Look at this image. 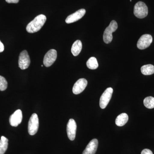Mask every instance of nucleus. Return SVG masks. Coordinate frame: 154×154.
I'll return each mask as SVG.
<instances>
[{"mask_svg": "<svg viewBox=\"0 0 154 154\" xmlns=\"http://www.w3.org/2000/svg\"><path fill=\"white\" fill-rule=\"evenodd\" d=\"M19 0H6V2L8 3H15L17 4L19 2Z\"/></svg>", "mask_w": 154, "mask_h": 154, "instance_id": "obj_22", "label": "nucleus"}, {"mask_svg": "<svg viewBox=\"0 0 154 154\" xmlns=\"http://www.w3.org/2000/svg\"><path fill=\"white\" fill-rule=\"evenodd\" d=\"M128 120V116L126 113H122L118 116L116 119V124L121 127L126 124Z\"/></svg>", "mask_w": 154, "mask_h": 154, "instance_id": "obj_14", "label": "nucleus"}, {"mask_svg": "<svg viewBox=\"0 0 154 154\" xmlns=\"http://www.w3.org/2000/svg\"><path fill=\"white\" fill-rule=\"evenodd\" d=\"M22 111L17 110L10 116L9 121L11 126L17 127L22 122Z\"/></svg>", "mask_w": 154, "mask_h": 154, "instance_id": "obj_11", "label": "nucleus"}, {"mask_svg": "<svg viewBox=\"0 0 154 154\" xmlns=\"http://www.w3.org/2000/svg\"><path fill=\"white\" fill-rule=\"evenodd\" d=\"M39 121L38 115L34 113L31 115L28 124V131L30 135H34L38 131Z\"/></svg>", "mask_w": 154, "mask_h": 154, "instance_id": "obj_4", "label": "nucleus"}, {"mask_svg": "<svg viewBox=\"0 0 154 154\" xmlns=\"http://www.w3.org/2000/svg\"><path fill=\"white\" fill-rule=\"evenodd\" d=\"M87 66L88 68L91 69H95L99 66L98 61L96 58L91 57L87 62Z\"/></svg>", "mask_w": 154, "mask_h": 154, "instance_id": "obj_18", "label": "nucleus"}, {"mask_svg": "<svg viewBox=\"0 0 154 154\" xmlns=\"http://www.w3.org/2000/svg\"><path fill=\"white\" fill-rule=\"evenodd\" d=\"M77 125L75 121L72 119L69 120L67 125V133L69 139L74 140L75 138L76 132Z\"/></svg>", "mask_w": 154, "mask_h": 154, "instance_id": "obj_9", "label": "nucleus"}, {"mask_svg": "<svg viewBox=\"0 0 154 154\" xmlns=\"http://www.w3.org/2000/svg\"><path fill=\"white\" fill-rule=\"evenodd\" d=\"M141 154H153V153L150 150L146 149L142 151Z\"/></svg>", "mask_w": 154, "mask_h": 154, "instance_id": "obj_21", "label": "nucleus"}, {"mask_svg": "<svg viewBox=\"0 0 154 154\" xmlns=\"http://www.w3.org/2000/svg\"><path fill=\"white\" fill-rule=\"evenodd\" d=\"M5 49V47H4V44H3L2 42L0 41V52H3Z\"/></svg>", "mask_w": 154, "mask_h": 154, "instance_id": "obj_23", "label": "nucleus"}, {"mask_svg": "<svg viewBox=\"0 0 154 154\" xmlns=\"http://www.w3.org/2000/svg\"><path fill=\"white\" fill-rule=\"evenodd\" d=\"M142 73L145 75H148L154 73V66L152 64L144 65L141 68Z\"/></svg>", "mask_w": 154, "mask_h": 154, "instance_id": "obj_16", "label": "nucleus"}, {"mask_svg": "<svg viewBox=\"0 0 154 154\" xmlns=\"http://www.w3.org/2000/svg\"><path fill=\"white\" fill-rule=\"evenodd\" d=\"M87 85H88V81L86 79H79L76 82L73 87V93L75 95L81 94L85 90Z\"/></svg>", "mask_w": 154, "mask_h": 154, "instance_id": "obj_10", "label": "nucleus"}, {"mask_svg": "<svg viewBox=\"0 0 154 154\" xmlns=\"http://www.w3.org/2000/svg\"><path fill=\"white\" fill-rule=\"evenodd\" d=\"M144 105L148 109L154 108V98L152 96L146 97L143 100Z\"/></svg>", "mask_w": 154, "mask_h": 154, "instance_id": "obj_19", "label": "nucleus"}, {"mask_svg": "<svg viewBox=\"0 0 154 154\" xmlns=\"http://www.w3.org/2000/svg\"><path fill=\"white\" fill-rule=\"evenodd\" d=\"M8 140L4 136L1 137L0 140V154H4L8 149Z\"/></svg>", "mask_w": 154, "mask_h": 154, "instance_id": "obj_17", "label": "nucleus"}, {"mask_svg": "<svg viewBox=\"0 0 154 154\" xmlns=\"http://www.w3.org/2000/svg\"><path fill=\"white\" fill-rule=\"evenodd\" d=\"M46 21V17L43 14L38 15L30 22L26 27L27 32L29 33H36L43 27Z\"/></svg>", "mask_w": 154, "mask_h": 154, "instance_id": "obj_1", "label": "nucleus"}, {"mask_svg": "<svg viewBox=\"0 0 154 154\" xmlns=\"http://www.w3.org/2000/svg\"><path fill=\"white\" fill-rule=\"evenodd\" d=\"M82 48V42L79 40L75 41L72 45L71 48V52L74 56H77L79 54Z\"/></svg>", "mask_w": 154, "mask_h": 154, "instance_id": "obj_15", "label": "nucleus"}, {"mask_svg": "<svg viewBox=\"0 0 154 154\" xmlns=\"http://www.w3.org/2000/svg\"><path fill=\"white\" fill-rule=\"evenodd\" d=\"M57 57V52L54 49L50 50L45 54L43 60L45 66L49 67L54 63Z\"/></svg>", "mask_w": 154, "mask_h": 154, "instance_id": "obj_8", "label": "nucleus"}, {"mask_svg": "<svg viewBox=\"0 0 154 154\" xmlns=\"http://www.w3.org/2000/svg\"><path fill=\"white\" fill-rule=\"evenodd\" d=\"M30 60L28 51H23L19 56V66L21 69L24 70L28 68L30 66Z\"/></svg>", "mask_w": 154, "mask_h": 154, "instance_id": "obj_6", "label": "nucleus"}, {"mask_svg": "<svg viewBox=\"0 0 154 154\" xmlns=\"http://www.w3.org/2000/svg\"><path fill=\"white\" fill-rule=\"evenodd\" d=\"M134 14L138 18H144L148 14V9L146 5L143 2H138L135 5Z\"/></svg>", "mask_w": 154, "mask_h": 154, "instance_id": "obj_3", "label": "nucleus"}, {"mask_svg": "<svg viewBox=\"0 0 154 154\" xmlns=\"http://www.w3.org/2000/svg\"><path fill=\"white\" fill-rule=\"evenodd\" d=\"M118 25L117 22L114 20L110 22V25L105 29L103 35V40L106 44L110 43L113 39L112 33L117 30Z\"/></svg>", "mask_w": 154, "mask_h": 154, "instance_id": "obj_2", "label": "nucleus"}, {"mask_svg": "<svg viewBox=\"0 0 154 154\" xmlns=\"http://www.w3.org/2000/svg\"><path fill=\"white\" fill-rule=\"evenodd\" d=\"M8 88V82L4 77L0 75V91H4Z\"/></svg>", "mask_w": 154, "mask_h": 154, "instance_id": "obj_20", "label": "nucleus"}, {"mask_svg": "<svg viewBox=\"0 0 154 154\" xmlns=\"http://www.w3.org/2000/svg\"><path fill=\"white\" fill-rule=\"evenodd\" d=\"M98 146V140L94 139L90 142L86 147L82 154H95Z\"/></svg>", "mask_w": 154, "mask_h": 154, "instance_id": "obj_13", "label": "nucleus"}, {"mask_svg": "<svg viewBox=\"0 0 154 154\" xmlns=\"http://www.w3.org/2000/svg\"><path fill=\"white\" fill-rule=\"evenodd\" d=\"M113 93V89L111 88H108L102 94L99 101V105L102 109H105L107 107L112 97Z\"/></svg>", "mask_w": 154, "mask_h": 154, "instance_id": "obj_5", "label": "nucleus"}, {"mask_svg": "<svg viewBox=\"0 0 154 154\" xmlns=\"http://www.w3.org/2000/svg\"><path fill=\"white\" fill-rule=\"evenodd\" d=\"M152 42V37L150 34L142 35L139 39L137 43V47L139 49L143 50L150 46Z\"/></svg>", "mask_w": 154, "mask_h": 154, "instance_id": "obj_7", "label": "nucleus"}, {"mask_svg": "<svg viewBox=\"0 0 154 154\" xmlns=\"http://www.w3.org/2000/svg\"><path fill=\"white\" fill-rule=\"evenodd\" d=\"M85 14L86 10L85 9H80L67 17L66 19V22L67 24H70V23L76 22L82 19Z\"/></svg>", "mask_w": 154, "mask_h": 154, "instance_id": "obj_12", "label": "nucleus"}]
</instances>
